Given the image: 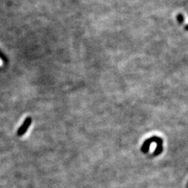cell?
<instances>
[{"label": "cell", "instance_id": "1", "mask_svg": "<svg viewBox=\"0 0 188 188\" xmlns=\"http://www.w3.org/2000/svg\"><path fill=\"white\" fill-rule=\"evenodd\" d=\"M32 120L31 118H27L26 119L24 120V122H23L22 125L21 126V128L18 129V131H17V136H23L24 134L27 132V129L29 128L30 125H31V123H32Z\"/></svg>", "mask_w": 188, "mask_h": 188}, {"label": "cell", "instance_id": "2", "mask_svg": "<svg viewBox=\"0 0 188 188\" xmlns=\"http://www.w3.org/2000/svg\"><path fill=\"white\" fill-rule=\"evenodd\" d=\"M156 147H157V144L155 143H153L152 144H151V146H150V151L154 152V151L155 150Z\"/></svg>", "mask_w": 188, "mask_h": 188}]
</instances>
